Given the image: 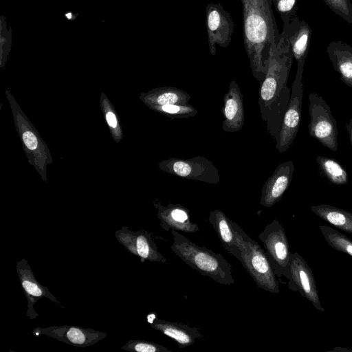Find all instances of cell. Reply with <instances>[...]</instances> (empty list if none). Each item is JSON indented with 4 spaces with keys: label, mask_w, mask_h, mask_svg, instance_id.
<instances>
[{
    "label": "cell",
    "mask_w": 352,
    "mask_h": 352,
    "mask_svg": "<svg viewBox=\"0 0 352 352\" xmlns=\"http://www.w3.org/2000/svg\"><path fill=\"white\" fill-rule=\"evenodd\" d=\"M352 350L351 349H349L348 348H341L340 346H338L336 348H333V349H331L330 351H336V352H340V351H344V352H346V351H351Z\"/></svg>",
    "instance_id": "cell-32"
},
{
    "label": "cell",
    "mask_w": 352,
    "mask_h": 352,
    "mask_svg": "<svg viewBox=\"0 0 352 352\" xmlns=\"http://www.w3.org/2000/svg\"><path fill=\"white\" fill-rule=\"evenodd\" d=\"M122 349L130 352H172L171 350L161 344L142 340H129L122 346Z\"/></svg>",
    "instance_id": "cell-26"
},
{
    "label": "cell",
    "mask_w": 352,
    "mask_h": 352,
    "mask_svg": "<svg viewBox=\"0 0 352 352\" xmlns=\"http://www.w3.org/2000/svg\"><path fill=\"white\" fill-rule=\"evenodd\" d=\"M150 325L153 329L174 340L179 348L190 346L197 339L203 337L198 329L181 322L166 321L155 318Z\"/></svg>",
    "instance_id": "cell-19"
},
{
    "label": "cell",
    "mask_w": 352,
    "mask_h": 352,
    "mask_svg": "<svg viewBox=\"0 0 352 352\" xmlns=\"http://www.w3.org/2000/svg\"><path fill=\"white\" fill-rule=\"evenodd\" d=\"M32 333L35 336L45 335L76 347L92 346L107 336L104 332L93 329L69 324L36 327L33 329Z\"/></svg>",
    "instance_id": "cell-12"
},
{
    "label": "cell",
    "mask_w": 352,
    "mask_h": 352,
    "mask_svg": "<svg viewBox=\"0 0 352 352\" xmlns=\"http://www.w3.org/2000/svg\"><path fill=\"white\" fill-rule=\"evenodd\" d=\"M117 240L131 254L145 261L165 263L166 258L159 252L152 239L153 233L146 230L133 231L122 226L116 232Z\"/></svg>",
    "instance_id": "cell-11"
},
{
    "label": "cell",
    "mask_w": 352,
    "mask_h": 352,
    "mask_svg": "<svg viewBox=\"0 0 352 352\" xmlns=\"http://www.w3.org/2000/svg\"><path fill=\"white\" fill-rule=\"evenodd\" d=\"M326 5L337 15L352 23V3L350 0H323Z\"/></svg>",
    "instance_id": "cell-28"
},
{
    "label": "cell",
    "mask_w": 352,
    "mask_h": 352,
    "mask_svg": "<svg viewBox=\"0 0 352 352\" xmlns=\"http://www.w3.org/2000/svg\"><path fill=\"white\" fill-rule=\"evenodd\" d=\"M283 31L288 38L293 56L296 60V71L303 72L311 36L310 26L296 16L289 24L283 25Z\"/></svg>",
    "instance_id": "cell-16"
},
{
    "label": "cell",
    "mask_w": 352,
    "mask_h": 352,
    "mask_svg": "<svg viewBox=\"0 0 352 352\" xmlns=\"http://www.w3.org/2000/svg\"><path fill=\"white\" fill-rule=\"evenodd\" d=\"M170 233V249L186 264L219 284L229 285L235 283L231 265L221 254L197 245L177 231L171 230Z\"/></svg>",
    "instance_id": "cell-3"
},
{
    "label": "cell",
    "mask_w": 352,
    "mask_h": 352,
    "mask_svg": "<svg viewBox=\"0 0 352 352\" xmlns=\"http://www.w3.org/2000/svg\"><path fill=\"white\" fill-rule=\"evenodd\" d=\"M293 58L289 41L283 31L278 44L270 56L259 90L261 119L274 138L280 129L290 98L291 91L287 84Z\"/></svg>",
    "instance_id": "cell-2"
},
{
    "label": "cell",
    "mask_w": 352,
    "mask_h": 352,
    "mask_svg": "<svg viewBox=\"0 0 352 352\" xmlns=\"http://www.w3.org/2000/svg\"><path fill=\"white\" fill-rule=\"evenodd\" d=\"M155 107L170 119L188 118L197 114V110L190 104H164Z\"/></svg>",
    "instance_id": "cell-25"
},
{
    "label": "cell",
    "mask_w": 352,
    "mask_h": 352,
    "mask_svg": "<svg viewBox=\"0 0 352 352\" xmlns=\"http://www.w3.org/2000/svg\"><path fill=\"white\" fill-rule=\"evenodd\" d=\"M309 122L308 133L322 146L332 151H338L337 122L331 108L323 98L316 93L309 95Z\"/></svg>",
    "instance_id": "cell-5"
},
{
    "label": "cell",
    "mask_w": 352,
    "mask_h": 352,
    "mask_svg": "<svg viewBox=\"0 0 352 352\" xmlns=\"http://www.w3.org/2000/svg\"><path fill=\"white\" fill-rule=\"evenodd\" d=\"M319 229L327 243L332 248L352 256L351 239L330 226H320Z\"/></svg>",
    "instance_id": "cell-24"
},
{
    "label": "cell",
    "mask_w": 352,
    "mask_h": 352,
    "mask_svg": "<svg viewBox=\"0 0 352 352\" xmlns=\"http://www.w3.org/2000/svg\"><path fill=\"white\" fill-rule=\"evenodd\" d=\"M310 210L324 221L352 234V212L329 204L312 206Z\"/></svg>",
    "instance_id": "cell-21"
},
{
    "label": "cell",
    "mask_w": 352,
    "mask_h": 352,
    "mask_svg": "<svg viewBox=\"0 0 352 352\" xmlns=\"http://www.w3.org/2000/svg\"><path fill=\"white\" fill-rule=\"evenodd\" d=\"M163 170L182 178L217 184L220 181L218 168L208 159L197 156L189 159L171 157L162 162Z\"/></svg>",
    "instance_id": "cell-8"
},
{
    "label": "cell",
    "mask_w": 352,
    "mask_h": 352,
    "mask_svg": "<svg viewBox=\"0 0 352 352\" xmlns=\"http://www.w3.org/2000/svg\"><path fill=\"white\" fill-rule=\"evenodd\" d=\"M206 27L209 51L214 56L217 45L226 47L230 45L235 28L234 22L221 3H210L206 8Z\"/></svg>",
    "instance_id": "cell-9"
},
{
    "label": "cell",
    "mask_w": 352,
    "mask_h": 352,
    "mask_svg": "<svg viewBox=\"0 0 352 352\" xmlns=\"http://www.w3.org/2000/svg\"><path fill=\"white\" fill-rule=\"evenodd\" d=\"M294 172L292 160L280 164L272 175L265 182L261 189L260 204L271 208L279 201L288 188Z\"/></svg>",
    "instance_id": "cell-14"
},
{
    "label": "cell",
    "mask_w": 352,
    "mask_h": 352,
    "mask_svg": "<svg viewBox=\"0 0 352 352\" xmlns=\"http://www.w3.org/2000/svg\"><path fill=\"white\" fill-rule=\"evenodd\" d=\"M289 270L288 287L292 291L298 292L317 310L324 312L319 298L313 272L304 258L297 252L291 254Z\"/></svg>",
    "instance_id": "cell-10"
},
{
    "label": "cell",
    "mask_w": 352,
    "mask_h": 352,
    "mask_svg": "<svg viewBox=\"0 0 352 352\" xmlns=\"http://www.w3.org/2000/svg\"><path fill=\"white\" fill-rule=\"evenodd\" d=\"M346 128L349 135L351 144L352 145V118H351L346 124Z\"/></svg>",
    "instance_id": "cell-31"
},
{
    "label": "cell",
    "mask_w": 352,
    "mask_h": 352,
    "mask_svg": "<svg viewBox=\"0 0 352 352\" xmlns=\"http://www.w3.org/2000/svg\"><path fill=\"white\" fill-rule=\"evenodd\" d=\"M298 0H278L274 5L283 25L289 24L297 15Z\"/></svg>",
    "instance_id": "cell-27"
},
{
    "label": "cell",
    "mask_w": 352,
    "mask_h": 352,
    "mask_svg": "<svg viewBox=\"0 0 352 352\" xmlns=\"http://www.w3.org/2000/svg\"><path fill=\"white\" fill-rule=\"evenodd\" d=\"M23 140L25 146L30 150H34L38 145V141L34 134L30 131H26L23 134Z\"/></svg>",
    "instance_id": "cell-29"
},
{
    "label": "cell",
    "mask_w": 352,
    "mask_h": 352,
    "mask_svg": "<svg viewBox=\"0 0 352 352\" xmlns=\"http://www.w3.org/2000/svg\"><path fill=\"white\" fill-rule=\"evenodd\" d=\"M223 120L222 129L228 133L240 131L245 121L243 95L235 80L230 82L228 91L223 97L222 109Z\"/></svg>",
    "instance_id": "cell-15"
},
{
    "label": "cell",
    "mask_w": 352,
    "mask_h": 352,
    "mask_svg": "<svg viewBox=\"0 0 352 352\" xmlns=\"http://www.w3.org/2000/svg\"><path fill=\"white\" fill-rule=\"evenodd\" d=\"M107 121L108 124L111 127L117 126V120L116 116L112 112H108L106 115Z\"/></svg>",
    "instance_id": "cell-30"
},
{
    "label": "cell",
    "mask_w": 352,
    "mask_h": 352,
    "mask_svg": "<svg viewBox=\"0 0 352 352\" xmlns=\"http://www.w3.org/2000/svg\"><path fill=\"white\" fill-rule=\"evenodd\" d=\"M302 75L303 72L296 71L289 104L280 129L274 138L276 148L280 153H284L292 144L299 129L303 97Z\"/></svg>",
    "instance_id": "cell-7"
},
{
    "label": "cell",
    "mask_w": 352,
    "mask_h": 352,
    "mask_svg": "<svg viewBox=\"0 0 352 352\" xmlns=\"http://www.w3.org/2000/svg\"><path fill=\"white\" fill-rule=\"evenodd\" d=\"M190 96L185 91L173 87H165L153 91L146 97V101L153 106L164 104H189Z\"/></svg>",
    "instance_id": "cell-22"
},
{
    "label": "cell",
    "mask_w": 352,
    "mask_h": 352,
    "mask_svg": "<svg viewBox=\"0 0 352 352\" xmlns=\"http://www.w3.org/2000/svg\"><path fill=\"white\" fill-rule=\"evenodd\" d=\"M316 162L321 172L331 183L343 185L348 182L347 172L336 160L318 155L316 157Z\"/></svg>",
    "instance_id": "cell-23"
},
{
    "label": "cell",
    "mask_w": 352,
    "mask_h": 352,
    "mask_svg": "<svg viewBox=\"0 0 352 352\" xmlns=\"http://www.w3.org/2000/svg\"><path fill=\"white\" fill-rule=\"evenodd\" d=\"M327 52L342 81L352 88V47L344 41H335L329 43Z\"/></svg>",
    "instance_id": "cell-20"
},
{
    "label": "cell",
    "mask_w": 352,
    "mask_h": 352,
    "mask_svg": "<svg viewBox=\"0 0 352 352\" xmlns=\"http://www.w3.org/2000/svg\"><path fill=\"white\" fill-rule=\"evenodd\" d=\"M16 272L28 300L27 316L31 319H34L38 316L34 305L41 298L46 297L50 300L60 305L48 288L41 285L36 280L25 258H22L16 262Z\"/></svg>",
    "instance_id": "cell-13"
},
{
    "label": "cell",
    "mask_w": 352,
    "mask_h": 352,
    "mask_svg": "<svg viewBox=\"0 0 352 352\" xmlns=\"http://www.w3.org/2000/svg\"><path fill=\"white\" fill-rule=\"evenodd\" d=\"M208 221L216 232L222 247L237 258L240 254L235 222L219 210L210 212Z\"/></svg>",
    "instance_id": "cell-18"
},
{
    "label": "cell",
    "mask_w": 352,
    "mask_h": 352,
    "mask_svg": "<svg viewBox=\"0 0 352 352\" xmlns=\"http://www.w3.org/2000/svg\"><path fill=\"white\" fill-rule=\"evenodd\" d=\"M245 50L254 77L261 82L280 34L272 10V0H241Z\"/></svg>",
    "instance_id": "cell-1"
},
{
    "label": "cell",
    "mask_w": 352,
    "mask_h": 352,
    "mask_svg": "<svg viewBox=\"0 0 352 352\" xmlns=\"http://www.w3.org/2000/svg\"><path fill=\"white\" fill-rule=\"evenodd\" d=\"M278 0H272L274 6Z\"/></svg>",
    "instance_id": "cell-33"
},
{
    "label": "cell",
    "mask_w": 352,
    "mask_h": 352,
    "mask_svg": "<svg viewBox=\"0 0 352 352\" xmlns=\"http://www.w3.org/2000/svg\"><path fill=\"white\" fill-rule=\"evenodd\" d=\"M258 239L263 243L265 254L276 276H284L289 280L292 252L282 225L278 220H273L259 234Z\"/></svg>",
    "instance_id": "cell-6"
},
{
    "label": "cell",
    "mask_w": 352,
    "mask_h": 352,
    "mask_svg": "<svg viewBox=\"0 0 352 352\" xmlns=\"http://www.w3.org/2000/svg\"><path fill=\"white\" fill-rule=\"evenodd\" d=\"M235 228L240 248V254L237 259L253 278L258 288L272 294L279 293L278 282L264 250L236 223Z\"/></svg>",
    "instance_id": "cell-4"
},
{
    "label": "cell",
    "mask_w": 352,
    "mask_h": 352,
    "mask_svg": "<svg viewBox=\"0 0 352 352\" xmlns=\"http://www.w3.org/2000/svg\"><path fill=\"white\" fill-rule=\"evenodd\" d=\"M157 209V216L160 221V226L165 231L173 230L177 232L195 233L199 231L197 224L190 220V211L180 204H169L162 206L155 204Z\"/></svg>",
    "instance_id": "cell-17"
}]
</instances>
